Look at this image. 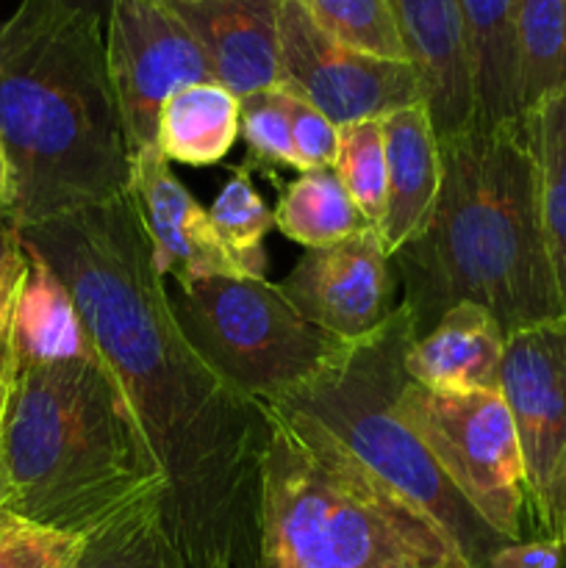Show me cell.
Masks as SVG:
<instances>
[{
	"label": "cell",
	"instance_id": "1",
	"mask_svg": "<svg viewBox=\"0 0 566 568\" xmlns=\"http://www.w3.org/2000/svg\"><path fill=\"white\" fill-rule=\"evenodd\" d=\"M64 281L166 477L164 516L186 568H253L264 403L198 353L131 192L20 227Z\"/></svg>",
	"mask_w": 566,
	"mask_h": 568
},
{
	"label": "cell",
	"instance_id": "2",
	"mask_svg": "<svg viewBox=\"0 0 566 568\" xmlns=\"http://www.w3.org/2000/svg\"><path fill=\"white\" fill-rule=\"evenodd\" d=\"M442 144V192L425 231L392 255L416 338L449 308L477 303L505 336L564 316L542 214L533 116L475 120Z\"/></svg>",
	"mask_w": 566,
	"mask_h": 568
},
{
	"label": "cell",
	"instance_id": "3",
	"mask_svg": "<svg viewBox=\"0 0 566 568\" xmlns=\"http://www.w3.org/2000/svg\"><path fill=\"white\" fill-rule=\"evenodd\" d=\"M166 491L105 361L20 366L0 442V510L87 536Z\"/></svg>",
	"mask_w": 566,
	"mask_h": 568
},
{
	"label": "cell",
	"instance_id": "4",
	"mask_svg": "<svg viewBox=\"0 0 566 568\" xmlns=\"http://www.w3.org/2000/svg\"><path fill=\"white\" fill-rule=\"evenodd\" d=\"M253 568H466L442 530L325 425L266 405Z\"/></svg>",
	"mask_w": 566,
	"mask_h": 568
},
{
	"label": "cell",
	"instance_id": "5",
	"mask_svg": "<svg viewBox=\"0 0 566 568\" xmlns=\"http://www.w3.org/2000/svg\"><path fill=\"white\" fill-rule=\"evenodd\" d=\"M0 139L14 172L3 216L17 231L131 192L103 22L0 44Z\"/></svg>",
	"mask_w": 566,
	"mask_h": 568
},
{
	"label": "cell",
	"instance_id": "6",
	"mask_svg": "<svg viewBox=\"0 0 566 568\" xmlns=\"http://www.w3.org/2000/svg\"><path fill=\"white\" fill-rule=\"evenodd\" d=\"M414 338V316L397 305L377 331L350 342L303 392L277 405L314 416L361 464L422 510L447 536L466 568H488V558L508 538L469 508L425 444L394 414V399L408 381L405 355Z\"/></svg>",
	"mask_w": 566,
	"mask_h": 568
},
{
	"label": "cell",
	"instance_id": "7",
	"mask_svg": "<svg viewBox=\"0 0 566 568\" xmlns=\"http://www.w3.org/2000/svg\"><path fill=\"white\" fill-rule=\"evenodd\" d=\"M166 294L198 353L266 405L303 392L350 344L305 320L264 277H198Z\"/></svg>",
	"mask_w": 566,
	"mask_h": 568
},
{
	"label": "cell",
	"instance_id": "8",
	"mask_svg": "<svg viewBox=\"0 0 566 568\" xmlns=\"http://www.w3.org/2000/svg\"><path fill=\"white\" fill-rule=\"evenodd\" d=\"M394 414L494 532L508 541L530 538L525 464L503 394L433 392L408 377Z\"/></svg>",
	"mask_w": 566,
	"mask_h": 568
},
{
	"label": "cell",
	"instance_id": "9",
	"mask_svg": "<svg viewBox=\"0 0 566 568\" xmlns=\"http://www.w3.org/2000/svg\"><path fill=\"white\" fill-rule=\"evenodd\" d=\"M499 394L525 464L530 538H566V314L505 336Z\"/></svg>",
	"mask_w": 566,
	"mask_h": 568
},
{
	"label": "cell",
	"instance_id": "10",
	"mask_svg": "<svg viewBox=\"0 0 566 568\" xmlns=\"http://www.w3.org/2000/svg\"><path fill=\"white\" fill-rule=\"evenodd\" d=\"M105 64L131 159L155 144L161 105L178 89L214 81L203 50L166 0H114L105 20Z\"/></svg>",
	"mask_w": 566,
	"mask_h": 568
},
{
	"label": "cell",
	"instance_id": "11",
	"mask_svg": "<svg viewBox=\"0 0 566 568\" xmlns=\"http://www.w3.org/2000/svg\"><path fill=\"white\" fill-rule=\"evenodd\" d=\"M281 87L309 100L336 128L425 103L414 64L336 42L316 26L303 0L281 6Z\"/></svg>",
	"mask_w": 566,
	"mask_h": 568
},
{
	"label": "cell",
	"instance_id": "12",
	"mask_svg": "<svg viewBox=\"0 0 566 568\" xmlns=\"http://www.w3.org/2000/svg\"><path fill=\"white\" fill-rule=\"evenodd\" d=\"M275 286L305 320L344 342L370 336L397 311V272L377 227H366L331 247L305 250Z\"/></svg>",
	"mask_w": 566,
	"mask_h": 568
},
{
	"label": "cell",
	"instance_id": "13",
	"mask_svg": "<svg viewBox=\"0 0 566 568\" xmlns=\"http://www.w3.org/2000/svg\"><path fill=\"white\" fill-rule=\"evenodd\" d=\"M131 194L148 227L161 277L189 283L198 277H250L222 244L209 209L178 181L172 164L155 144L131 159Z\"/></svg>",
	"mask_w": 566,
	"mask_h": 568
},
{
	"label": "cell",
	"instance_id": "14",
	"mask_svg": "<svg viewBox=\"0 0 566 568\" xmlns=\"http://www.w3.org/2000/svg\"><path fill=\"white\" fill-rule=\"evenodd\" d=\"M203 50L214 81L239 100L281 87L283 0H166Z\"/></svg>",
	"mask_w": 566,
	"mask_h": 568
},
{
	"label": "cell",
	"instance_id": "15",
	"mask_svg": "<svg viewBox=\"0 0 566 568\" xmlns=\"http://www.w3.org/2000/svg\"><path fill=\"white\" fill-rule=\"evenodd\" d=\"M438 139L475 120L469 50L458 0H388Z\"/></svg>",
	"mask_w": 566,
	"mask_h": 568
},
{
	"label": "cell",
	"instance_id": "16",
	"mask_svg": "<svg viewBox=\"0 0 566 568\" xmlns=\"http://www.w3.org/2000/svg\"><path fill=\"white\" fill-rule=\"evenodd\" d=\"M386 148V211L377 225L383 250L392 258L433 220L442 192V144L425 103L405 105L381 116Z\"/></svg>",
	"mask_w": 566,
	"mask_h": 568
},
{
	"label": "cell",
	"instance_id": "17",
	"mask_svg": "<svg viewBox=\"0 0 566 568\" xmlns=\"http://www.w3.org/2000/svg\"><path fill=\"white\" fill-rule=\"evenodd\" d=\"M505 331L477 303L449 308L425 336L414 338L405 372L433 392H499Z\"/></svg>",
	"mask_w": 566,
	"mask_h": 568
},
{
	"label": "cell",
	"instance_id": "18",
	"mask_svg": "<svg viewBox=\"0 0 566 568\" xmlns=\"http://www.w3.org/2000/svg\"><path fill=\"white\" fill-rule=\"evenodd\" d=\"M22 244V242H20ZM26 250V275L11 316V353L20 366L72 364V361H103L83 316L53 266Z\"/></svg>",
	"mask_w": 566,
	"mask_h": 568
},
{
	"label": "cell",
	"instance_id": "19",
	"mask_svg": "<svg viewBox=\"0 0 566 568\" xmlns=\"http://www.w3.org/2000/svg\"><path fill=\"white\" fill-rule=\"evenodd\" d=\"M469 50L475 122L494 128L522 116L516 0H458Z\"/></svg>",
	"mask_w": 566,
	"mask_h": 568
},
{
	"label": "cell",
	"instance_id": "20",
	"mask_svg": "<svg viewBox=\"0 0 566 568\" xmlns=\"http://www.w3.org/2000/svg\"><path fill=\"white\" fill-rule=\"evenodd\" d=\"M239 136V98L222 83L203 81L178 89L161 105L155 148L170 164L205 166L225 159Z\"/></svg>",
	"mask_w": 566,
	"mask_h": 568
},
{
	"label": "cell",
	"instance_id": "21",
	"mask_svg": "<svg viewBox=\"0 0 566 568\" xmlns=\"http://www.w3.org/2000/svg\"><path fill=\"white\" fill-rule=\"evenodd\" d=\"M275 227L305 250L331 247L355 233L372 227L342 186L333 166L305 170L281 189L275 211Z\"/></svg>",
	"mask_w": 566,
	"mask_h": 568
},
{
	"label": "cell",
	"instance_id": "22",
	"mask_svg": "<svg viewBox=\"0 0 566 568\" xmlns=\"http://www.w3.org/2000/svg\"><path fill=\"white\" fill-rule=\"evenodd\" d=\"M164 494H150L87 532L75 568H186L166 527Z\"/></svg>",
	"mask_w": 566,
	"mask_h": 568
},
{
	"label": "cell",
	"instance_id": "23",
	"mask_svg": "<svg viewBox=\"0 0 566 568\" xmlns=\"http://www.w3.org/2000/svg\"><path fill=\"white\" fill-rule=\"evenodd\" d=\"M522 114L566 89V0H516Z\"/></svg>",
	"mask_w": 566,
	"mask_h": 568
},
{
	"label": "cell",
	"instance_id": "24",
	"mask_svg": "<svg viewBox=\"0 0 566 568\" xmlns=\"http://www.w3.org/2000/svg\"><path fill=\"white\" fill-rule=\"evenodd\" d=\"M536 128L538 166H542V214L549 258L558 283L560 308L566 314V89L527 111Z\"/></svg>",
	"mask_w": 566,
	"mask_h": 568
},
{
	"label": "cell",
	"instance_id": "25",
	"mask_svg": "<svg viewBox=\"0 0 566 568\" xmlns=\"http://www.w3.org/2000/svg\"><path fill=\"white\" fill-rule=\"evenodd\" d=\"M222 244L250 277H264V239L275 227L272 209L255 189L250 166H236L209 209Z\"/></svg>",
	"mask_w": 566,
	"mask_h": 568
},
{
	"label": "cell",
	"instance_id": "26",
	"mask_svg": "<svg viewBox=\"0 0 566 568\" xmlns=\"http://www.w3.org/2000/svg\"><path fill=\"white\" fill-rule=\"evenodd\" d=\"M316 26L336 42L388 61H408L388 0H303ZM411 64V61H408Z\"/></svg>",
	"mask_w": 566,
	"mask_h": 568
},
{
	"label": "cell",
	"instance_id": "27",
	"mask_svg": "<svg viewBox=\"0 0 566 568\" xmlns=\"http://www.w3.org/2000/svg\"><path fill=\"white\" fill-rule=\"evenodd\" d=\"M333 172L372 227L386 211V148L381 120H361L338 128V153Z\"/></svg>",
	"mask_w": 566,
	"mask_h": 568
},
{
	"label": "cell",
	"instance_id": "28",
	"mask_svg": "<svg viewBox=\"0 0 566 568\" xmlns=\"http://www.w3.org/2000/svg\"><path fill=\"white\" fill-rule=\"evenodd\" d=\"M83 536L0 510V568H75Z\"/></svg>",
	"mask_w": 566,
	"mask_h": 568
},
{
	"label": "cell",
	"instance_id": "29",
	"mask_svg": "<svg viewBox=\"0 0 566 568\" xmlns=\"http://www.w3.org/2000/svg\"><path fill=\"white\" fill-rule=\"evenodd\" d=\"M239 128L250 148V159L264 166L297 170L292 122H289L286 94L281 87L239 100Z\"/></svg>",
	"mask_w": 566,
	"mask_h": 568
},
{
	"label": "cell",
	"instance_id": "30",
	"mask_svg": "<svg viewBox=\"0 0 566 568\" xmlns=\"http://www.w3.org/2000/svg\"><path fill=\"white\" fill-rule=\"evenodd\" d=\"M114 0H20L14 14L0 26V44L28 42L75 20H109Z\"/></svg>",
	"mask_w": 566,
	"mask_h": 568
},
{
	"label": "cell",
	"instance_id": "31",
	"mask_svg": "<svg viewBox=\"0 0 566 568\" xmlns=\"http://www.w3.org/2000/svg\"><path fill=\"white\" fill-rule=\"evenodd\" d=\"M286 94V109L289 122H292V139H294V153H297V172L305 170H322V166H333L338 153V128L327 120L322 111H316L300 94Z\"/></svg>",
	"mask_w": 566,
	"mask_h": 568
},
{
	"label": "cell",
	"instance_id": "32",
	"mask_svg": "<svg viewBox=\"0 0 566 568\" xmlns=\"http://www.w3.org/2000/svg\"><path fill=\"white\" fill-rule=\"evenodd\" d=\"M488 568H566V538L505 541L488 558Z\"/></svg>",
	"mask_w": 566,
	"mask_h": 568
},
{
	"label": "cell",
	"instance_id": "33",
	"mask_svg": "<svg viewBox=\"0 0 566 568\" xmlns=\"http://www.w3.org/2000/svg\"><path fill=\"white\" fill-rule=\"evenodd\" d=\"M26 264V250H20V255L0 272V358L11 355V316H14L17 294H20Z\"/></svg>",
	"mask_w": 566,
	"mask_h": 568
},
{
	"label": "cell",
	"instance_id": "34",
	"mask_svg": "<svg viewBox=\"0 0 566 568\" xmlns=\"http://www.w3.org/2000/svg\"><path fill=\"white\" fill-rule=\"evenodd\" d=\"M14 377H17L14 353L3 355V358H0V442H3L6 416H9L11 392H14Z\"/></svg>",
	"mask_w": 566,
	"mask_h": 568
},
{
	"label": "cell",
	"instance_id": "35",
	"mask_svg": "<svg viewBox=\"0 0 566 568\" xmlns=\"http://www.w3.org/2000/svg\"><path fill=\"white\" fill-rule=\"evenodd\" d=\"M20 233H17V227L6 216H0V272L20 255Z\"/></svg>",
	"mask_w": 566,
	"mask_h": 568
},
{
	"label": "cell",
	"instance_id": "36",
	"mask_svg": "<svg viewBox=\"0 0 566 568\" xmlns=\"http://www.w3.org/2000/svg\"><path fill=\"white\" fill-rule=\"evenodd\" d=\"M11 200H14V172H11L9 153H6L3 139H0V209L9 211Z\"/></svg>",
	"mask_w": 566,
	"mask_h": 568
}]
</instances>
